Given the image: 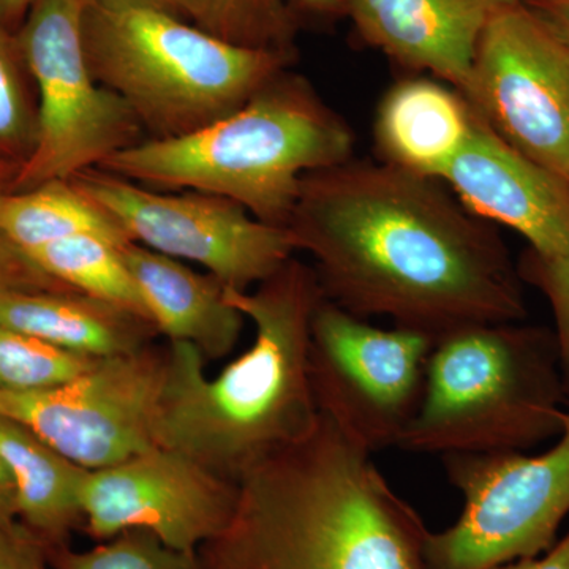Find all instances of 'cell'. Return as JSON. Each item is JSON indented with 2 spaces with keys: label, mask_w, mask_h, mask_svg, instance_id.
Returning <instances> with one entry per match:
<instances>
[{
  "label": "cell",
  "mask_w": 569,
  "mask_h": 569,
  "mask_svg": "<svg viewBox=\"0 0 569 569\" xmlns=\"http://www.w3.org/2000/svg\"><path fill=\"white\" fill-rule=\"evenodd\" d=\"M328 301L433 340L526 320L523 280L500 234L395 164L350 159L302 179L287 224Z\"/></svg>",
  "instance_id": "1"
},
{
  "label": "cell",
  "mask_w": 569,
  "mask_h": 569,
  "mask_svg": "<svg viewBox=\"0 0 569 569\" xmlns=\"http://www.w3.org/2000/svg\"><path fill=\"white\" fill-rule=\"evenodd\" d=\"M429 530L372 459L320 413L316 429L250 468L201 569H430Z\"/></svg>",
  "instance_id": "2"
},
{
  "label": "cell",
  "mask_w": 569,
  "mask_h": 569,
  "mask_svg": "<svg viewBox=\"0 0 569 569\" xmlns=\"http://www.w3.org/2000/svg\"><path fill=\"white\" fill-rule=\"evenodd\" d=\"M312 266L291 258L253 290L227 299L254 339L219 376L186 342H168L157 445L238 485L250 468L309 436L320 411L310 380V337L323 301Z\"/></svg>",
  "instance_id": "3"
},
{
  "label": "cell",
  "mask_w": 569,
  "mask_h": 569,
  "mask_svg": "<svg viewBox=\"0 0 569 569\" xmlns=\"http://www.w3.org/2000/svg\"><path fill=\"white\" fill-rule=\"evenodd\" d=\"M353 148L342 116L287 69L204 129L144 140L99 168L149 189L219 194L261 222L287 227L302 179L353 159Z\"/></svg>",
  "instance_id": "4"
},
{
  "label": "cell",
  "mask_w": 569,
  "mask_h": 569,
  "mask_svg": "<svg viewBox=\"0 0 569 569\" xmlns=\"http://www.w3.org/2000/svg\"><path fill=\"white\" fill-rule=\"evenodd\" d=\"M82 3L89 70L132 108L148 140L219 121L291 62V52L230 43L144 3Z\"/></svg>",
  "instance_id": "5"
},
{
  "label": "cell",
  "mask_w": 569,
  "mask_h": 569,
  "mask_svg": "<svg viewBox=\"0 0 569 569\" xmlns=\"http://www.w3.org/2000/svg\"><path fill=\"white\" fill-rule=\"evenodd\" d=\"M553 331L479 325L436 340L425 395L399 449L417 455L529 451L568 410Z\"/></svg>",
  "instance_id": "6"
},
{
  "label": "cell",
  "mask_w": 569,
  "mask_h": 569,
  "mask_svg": "<svg viewBox=\"0 0 569 569\" xmlns=\"http://www.w3.org/2000/svg\"><path fill=\"white\" fill-rule=\"evenodd\" d=\"M82 0H37L18 50L37 92V138L13 190L71 179L148 140L132 108L89 70Z\"/></svg>",
  "instance_id": "7"
},
{
  "label": "cell",
  "mask_w": 569,
  "mask_h": 569,
  "mask_svg": "<svg viewBox=\"0 0 569 569\" xmlns=\"http://www.w3.org/2000/svg\"><path fill=\"white\" fill-rule=\"evenodd\" d=\"M443 459L462 497L451 527L429 531L430 569H492L545 553L569 515V408L545 452H489Z\"/></svg>",
  "instance_id": "8"
},
{
  "label": "cell",
  "mask_w": 569,
  "mask_h": 569,
  "mask_svg": "<svg viewBox=\"0 0 569 569\" xmlns=\"http://www.w3.org/2000/svg\"><path fill=\"white\" fill-rule=\"evenodd\" d=\"M71 182L110 213L130 241L201 266L233 290H252L298 253L287 227L261 222L219 194L149 189L100 168Z\"/></svg>",
  "instance_id": "9"
},
{
  "label": "cell",
  "mask_w": 569,
  "mask_h": 569,
  "mask_svg": "<svg viewBox=\"0 0 569 569\" xmlns=\"http://www.w3.org/2000/svg\"><path fill=\"white\" fill-rule=\"evenodd\" d=\"M433 343L411 329L378 328L323 298L310 337L318 411L372 455L399 447L421 406Z\"/></svg>",
  "instance_id": "10"
},
{
  "label": "cell",
  "mask_w": 569,
  "mask_h": 569,
  "mask_svg": "<svg viewBox=\"0 0 569 569\" xmlns=\"http://www.w3.org/2000/svg\"><path fill=\"white\" fill-rule=\"evenodd\" d=\"M463 99L508 144L569 182V44L520 2L489 22Z\"/></svg>",
  "instance_id": "11"
},
{
  "label": "cell",
  "mask_w": 569,
  "mask_h": 569,
  "mask_svg": "<svg viewBox=\"0 0 569 569\" xmlns=\"http://www.w3.org/2000/svg\"><path fill=\"white\" fill-rule=\"evenodd\" d=\"M167 348L103 359L70 383L0 391V417L29 427L78 466L100 470L157 445Z\"/></svg>",
  "instance_id": "12"
},
{
  "label": "cell",
  "mask_w": 569,
  "mask_h": 569,
  "mask_svg": "<svg viewBox=\"0 0 569 569\" xmlns=\"http://www.w3.org/2000/svg\"><path fill=\"white\" fill-rule=\"evenodd\" d=\"M238 500V485L181 452L153 447L89 471L82 489V530L96 541L146 530L168 548L198 552L219 537Z\"/></svg>",
  "instance_id": "13"
},
{
  "label": "cell",
  "mask_w": 569,
  "mask_h": 569,
  "mask_svg": "<svg viewBox=\"0 0 569 569\" xmlns=\"http://www.w3.org/2000/svg\"><path fill=\"white\" fill-rule=\"evenodd\" d=\"M440 181L468 212L527 239L531 252H568L569 182L508 144L477 112L470 137Z\"/></svg>",
  "instance_id": "14"
},
{
  "label": "cell",
  "mask_w": 569,
  "mask_h": 569,
  "mask_svg": "<svg viewBox=\"0 0 569 569\" xmlns=\"http://www.w3.org/2000/svg\"><path fill=\"white\" fill-rule=\"evenodd\" d=\"M522 0H347L359 32L408 69L466 93L489 22Z\"/></svg>",
  "instance_id": "15"
},
{
  "label": "cell",
  "mask_w": 569,
  "mask_h": 569,
  "mask_svg": "<svg viewBox=\"0 0 569 569\" xmlns=\"http://www.w3.org/2000/svg\"><path fill=\"white\" fill-rule=\"evenodd\" d=\"M122 254L160 336L190 343L206 361L233 353L246 317L228 302L219 279L137 242Z\"/></svg>",
  "instance_id": "16"
},
{
  "label": "cell",
  "mask_w": 569,
  "mask_h": 569,
  "mask_svg": "<svg viewBox=\"0 0 569 569\" xmlns=\"http://www.w3.org/2000/svg\"><path fill=\"white\" fill-rule=\"evenodd\" d=\"M0 325L97 359L137 353L160 336L148 318L74 290L0 291Z\"/></svg>",
  "instance_id": "17"
},
{
  "label": "cell",
  "mask_w": 569,
  "mask_h": 569,
  "mask_svg": "<svg viewBox=\"0 0 569 569\" xmlns=\"http://www.w3.org/2000/svg\"><path fill=\"white\" fill-rule=\"evenodd\" d=\"M475 112L456 89L429 78L397 82L381 100L376 138L385 162L440 181L470 137Z\"/></svg>",
  "instance_id": "18"
},
{
  "label": "cell",
  "mask_w": 569,
  "mask_h": 569,
  "mask_svg": "<svg viewBox=\"0 0 569 569\" xmlns=\"http://www.w3.org/2000/svg\"><path fill=\"white\" fill-rule=\"evenodd\" d=\"M0 458L17 489L18 520L48 550L67 548L84 527L82 489L88 468L41 440L29 427L0 417Z\"/></svg>",
  "instance_id": "19"
},
{
  "label": "cell",
  "mask_w": 569,
  "mask_h": 569,
  "mask_svg": "<svg viewBox=\"0 0 569 569\" xmlns=\"http://www.w3.org/2000/svg\"><path fill=\"white\" fill-rule=\"evenodd\" d=\"M0 231L24 253L81 234L102 236L119 246L132 242L71 179L0 194Z\"/></svg>",
  "instance_id": "20"
},
{
  "label": "cell",
  "mask_w": 569,
  "mask_h": 569,
  "mask_svg": "<svg viewBox=\"0 0 569 569\" xmlns=\"http://www.w3.org/2000/svg\"><path fill=\"white\" fill-rule=\"evenodd\" d=\"M122 247L102 236L81 234L26 254L44 274L71 290L123 307L152 321L140 287L123 260Z\"/></svg>",
  "instance_id": "21"
},
{
  "label": "cell",
  "mask_w": 569,
  "mask_h": 569,
  "mask_svg": "<svg viewBox=\"0 0 569 569\" xmlns=\"http://www.w3.org/2000/svg\"><path fill=\"white\" fill-rule=\"evenodd\" d=\"M103 359L71 353L0 325V391H43L70 383Z\"/></svg>",
  "instance_id": "22"
},
{
  "label": "cell",
  "mask_w": 569,
  "mask_h": 569,
  "mask_svg": "<svg viewBox=\"0 0 569 569\" xmlns=\"http://www.w3.org/2000/svg\"><path fill=\"white\" fill-rule=\"evenodd\" d=\"M193 24L242 47L290 52L283 0H194Z\"/></svg>",
  "instance_id": "23"
},
{
  "label": "cell",
  "mask_w": 569,
  "mask_h": 569,
  "mask_svg": "<svg viewBox=\"0 0 569 569\" xmlns=\"http://www.w3.org/2000/svg\"><path fill=\"white\" fill-rule=\"evenodd\" d=\"M52 569H201L197 552L168 548L146 530H126L89 550H48Z\"/></svg>",
  "instance_id": "24"
},
{
  "label": "cell",
  "mask_w": 569,
  "mask_h": 569,
  "mask_svg": "<svg viewBox=\"0 0 569 569\" xmlns=\"http://www.w3.org/2000/svg\"><path fill=\"white\" fill-rule=\"evenodd\" d=\"M17 39L0 24V156L24 162L37 138V102L26 84Z\"/></svg>",
  "instance_id": "25"
},
{
  "label": "cell",
  "mask_w": 569,
  "mask_h": 569,
  "mask_svg": "<svg viewBox=\"0 0 569 569\" xmlns=\"http://www.w3.org/2000/svg\"><path fill=\"white\" fill-rule=\"evenodd\" d=\"M518 268L523 282L533 284L548 299L552 310L556 325L552 331L559 351L565 396L569 403V250L557 257H541L527 250Z\"/></svg>",
  "instance_id": "26"
},
{
  "label": "cell",
  "mask_w": 569,
  "mask_h": 569,
  "mask_svg": "<svg viewBox=\"0 0 569 569\" xmlns=\"http://www.w3.org/2000/svg\"><path fill=\"white\" fill-rule=\"evenodd\" d=\"M21 163L17 160L0 156V194L13 190L14 179L20 171ZM7 290H71L33 263L17 246L0 231V291Z\"/></svg>",
  "instance_id": "27"
},
{
  "label": "cell",
  "mask_w": 569,
  "mask_h": 569,
  "mask_svg": "<svg viewBox=\"0 0 569 569\" xmlns=\"http://www.w3.org/2000/svg\"><path fill=\"white\" fill-rule=\"evenodd\" d=\"M0 569H52L48 549L21 522L0 526Z\"/></svg>",
  "instance_id": "28"
},
{
  "label": "cell",
  "mask_w": 569,
  "mask_h": 569,
  "mask_svg": "<svg viewBox=\"0 0 569 569\" xmlns=\"http://www.w3.org/2000/svg\"><path fill=\"white\" fill-rule=\"evenodd\" d=\"M492 569H569V531L541 556L509 561Z\"/></svg>",
  "instance_id": "29"
},
{
  "label": "cell",
  "mask_w": 569,
  "mask_h": 569,
  "mask_svg": "<svg viewBox=\"0 0 569 569\" xmlns=\"http://www.w3.org/2000/svg\"><path fill=\"white\" fill-rule=\"evenodd\" d=\"M18 520L17 489L9 467L0 458V526H13Z\"/></svg>",
  "instance_id": "30"
},
{
  "label": "cell",
  "mask_w": 569,
  "mask_h": 569,
  "mask_svg": "<svg viewBox=\"0 0 569 569\" xmlns=\"http://www.w3.org/2000/svg\"><path fill=\"white\" fill-rule=\"evenodd\" d=\"M533 9L569 44V0H538Z\"/></svg>",
  "instance_id": "31"
},
{
  "label": "cell",
  "mask_w": 569,
  "mask_h": 569,
  "mask_svg": "<svg viewBox=\"0 0 569 569\" xmlns=\"http://www.w3.org/2000/svg\"><path fill=\"white\" fill-rule=\"evenodd\" d=\"M84 2H134L144 3V6L153 7L168 11V13L176 14V17L182 18L193 22L194 18V0H84Z\"/></svg>",
  "instance_id": "32"
},
{
  "label": "cell",
  "mask_w": 569,
  "mask_h": 569,
  "mask_svg": "<svg viewBox=\"0 0 569 569\" xmlns=\"http://www.w3.org/2000/svg\"><path fill=\"white\" fill-rule=\"evenodd\" d=\"M37 0H0V24H11L24 20L26 14L32 9Z\"/></svg>",
  "instance_id": "33"
},
{
  "label": "cell",
  "mask_w": 569,
  "mask_h": 569,
  "mask_svg": "<svg viewBox=\"0 0 569 569\" xmlns=\"http://www.w3.org/2000/svg\"><path fill=\"white\" fill-rule=\"evenodd\" d=\"M299 2L310 10L328 11L335 9V7L339 6L343 0H299Z\"/></svg>",
  "instance_id": "34"
}]
</instances>
